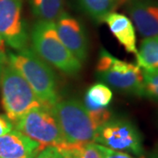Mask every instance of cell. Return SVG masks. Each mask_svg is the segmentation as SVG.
Wrapping results in <instances>:
<instances>
[{
  "instance_id": "1",
  "label": "cell",
  "mask_w": 158,
  "mask_h": 158,
  "mask_svg": "<svg viewBox=\"0 0 158 158\" xmlns=\"http://www.w3.org/2000/svg\"><path fill=\"white\" fill-rule=\"evenodd\" d=\"M30 38L34 51L46 62L70 76L81 70L82 62L62 43L56 21L37 20L32 27Z\"/></svg>"
},
{
  "instance_id": "2",
  "label": "cell",
  "mask_w": 158,
  "mask_h": 158,
  "mask_svg": "<svg viewBox=\"0 0 158 158\" xmlns=\"http://www.w3.org/2000/svg\"><path fill=\"white\" fill-rule=\"evenodd\" d=\"M8 61L27 81L41 104L52 107L58 101L55 73L34 49L26 48L9 53Z\"/></svg>"
},
{
  "instance_id": "3",
  "label": "cell",
  "mask_w": 158,
  "mask_h": 158,
  "mask_svg": "<svg viewBox=\"0 0 158 158\" xmlns=\"http://www.w3.org/2000/svg\"><path fill=\"white\" fill-rule=\"evenodd\" d=\"M0 86L2 105L11 122L15 123L32 108L41 105L27 81L8 60L2 69Z\"/></svg>"
},
{
  "instance_id": "4",
  "label": "cell",
  "mask_w": 158,
  "mask_h": 158,
  "mask_svg": "<svg viewBox=\"0 0 158 158\" xmlns=\"http://www.w3.org/2000/svg\"><path fill=\"white\" fill-rule=\"evenodd\" d=\"M52 112L67 144L94 142L97 128L82 102L75 98L57 101Z\"/></svg>"
},
{
  "instance_id": "5",
  "label": "cell",
  "mask_w": 158,
  "mask_h": 158,
  "mask_svg": "<svg viewBox=\"0 0 158 158\" xmlns=\"http://www.w3.org/2000/svg\"><path fill=\"white\" fill-rule=\"evenodd\" d=\"M96 77L102 84L127 94L142 97L143 71L137 64L119 60L102 48L97 62Z\"/></svg>"
},
{
  "instance_id": "6",
  "label": "cell",
  "mask_w": 158,
  "mask_h": 158,
  "mask_svg": "<svg viewBox=\"0 0 158 158\" xmlns=\"http://www.w3.org/2000/svg\"><path fill=\"white\" fill-rule=\"evenodd\" d=\"M19 132L37 141L40 146L61 148L66 144L52 107L40 105L32 108L15 122Z\"/></svg>"
},
{
  "instance_id": "7",
  "label": "cell",
  "mask_w": 158,
  "mask_h": 158,
  "mask_svg": "<svg viewBox=\"0 0 158 158\" xmlns=\"http://www.w3.org/2000/svg\"><path fill=\"white\" fill-rule=\"evenodd\" d=\"M94 142L113 150L141 157L144 153L143 138L136 125L123 117H113L96 131Z\"/></svg>"
},
{
  "instance_id": "8",
  "label": "cell",
  "mask_w": 158,
  "mask_h": 158,
  "mask_svg": "<svg viewBox=\"0 0 158 158\" xmlns=\"http://www.w3.org/2000/svg\"><path fill=\"white\" fill-rule=\"evenodd\" d=\"M29 34L22 14V0H0V48H27Z\"/></svg>"
},
{
  "instance_id": "9",
  "label": "cell",
  "mask_w": 158,
  "mask_h": 158,
  "mask_svg": "<svg viewBox=\"0 0 158 158\" xmlns=\"http://www.w3.org/2000/svg\"><path fill=\"white\" fill-rule=\"evenodd\" d=\"M56 26L62 43L80 62H85L88 56V39L84 25L69 12L62 11L56 19Z\"/></svg>"
},
{
  "instance_id": "10",
  "label": "cell",
  "mask_w": 158,
  "mask_h": 158,
  "mask_svg": "<svg viewBox=\"0 0 158 158\" xmlns=\"http://www.w3.org/2000/svg\"><path fill=\"white\" fill-rule=\"evenodd\" d=\"M125 11L144 38L158 35L157 0H126Z\"/></svg>"
},
{
  "instance_id": "11",
  "label": "cell",
  "mask_w": 158,
  "mask_h": 158,
  "mask_svg": "<svg viewBox=\"0 0 158 158\" xmlns=\"http://www.w3.org/2000/svg\"><path fill=\"white\" fill-rule=\"evenodd\" d=\"M43 148L17 130L0 136V158H35Z\"/></svg>"
},
{
  "instance_id": "12",
  "label": "cell",
  "mask_w": 158,
  "mask_h": 158,
  "mask_svg": "<svg viewBox=\"0 0 158 158\" xmlns=\"http://www.w3.org/2000/svg\"><path fill=\"white\" fill-rule=\"evenodd\" d=\"M104 22L107 24L112 34L124 47L127 52L135 55L137 54L135 28L129 18L113 11L106 17Z\"/></svg>"
},
{
  "instance_id": "13",
  "label": "cell",
  "mask_w": 158,
  "mask_h": 158,
  "mask_svg": "<svg viewBox=\"0 0 158 158\" xmlns=\"http://www.w3.org/2000/svg\"><path fill=\"white\" fill-rule=\"evenodd\" d=\"M126 0H77L81 9L96 23H103L108 14L123 5Z\"/></svg>"
},
{
  "instance_id": "14",
  "label": "cell",
  "mask_w": 158,
  "mask_h": 158,
  "mask_svg": "<svg viewBox=\"0 0 158 158\" xmlns=\"http://www.w3.org/2000/svg\"><path fill=\"white\" fill-rule=\"evenodd\" d=\"M137 65L145 72H158V35L145 38L137 51Z\"/></svg>"
},
{
  "instance_id": "15",
  "label": "cell",
  "mask_w": 158,
  "mask_h": 158,
  "mask_svg": "<svg viewBox=\"0 0 158 158\" xmlns=\"http://www.w3.org/2000/svg\"><path fill=\"white\" fill-rule=\"evenodd\" d=\"M34 16L41 20L56 21L62 11L63 0H29Z\"/></svg>"
},
{
  "instance_id": "16",
  "label": "cell",
  "mask_w": 158,
  "mask_h": 158,
  "mask_svg": "<svg viewBox=\"0 0 158 158\" xmlns=\"http://www.w3.org/2000/svg\"><path fill=\"white\" fill-rule=\"evenodd\" d=\"M58 149L66 158H101L96 144L93 142L85 144H64Z\"/></svg>"
},
{
  "instance_id": "17",
  "label": "cell",
  "mask_w": 158,
  "mask_h": 158,
  "mask_svg": "<svg viewBox=\"0 0 158 158\" xmlns=\"http://www.w3.org/2000/svg\"><path fill=\"white\" fill-rule=\"evenodd\" d=\"M85 98L98 106L107 107L113 99V92L107 85L99 83L90 86Z\"/></svg>"
},
{
  "instance_id": "18",
  "label": "cell",
  "mask_w": 158,
  "mask_h": 158,
  "mask_svg": "<svg viewBox=\"0 0 158 158\" xmlns=\"http://www.w3.org/2000/svg\"><path fill=\"white\" fill-rule=\"evenodd\" d=\"M142 97L158 102V72L143 71Z\"/></svg>"
},
{
  "instance_id": "19",
  "label": "cell",
  "mask_w": 158,
  "mask_h": 158,
  "mask_svg": "<svg viewBox=\"0 0 158 158\" xmlns=\"http://www.w3.org/2000/svg\"><path fill=\"white\" fill-rule=\"evenodd\" d=\"M96 146L99 153H100L101 158H141L135 157V156H132L128 153L113 150V149L104 147V146L99 145V144H96Z\"/></svg>"
},
{
  "instance_id": "20",
  "label": "cell",
  "mask_w": 158,
  "mask_h": 158,
  "mask_svg": "<svg viewBox=\"0 0 158 158\" xmlns=\"http://www.w3.org/2000/svg\"><path fill=\"white\" fill-rule=\"evenodd\" d=\"M35 158H66L57 148L56 147H46Z\"/></svg>"
},
{
  "instance_id": "21",
  "label": "cell",
  "mask_w": 158,
  "mask_h": 158,
  "mask_svg": "<svg viewBox=\"0 0 158 158\" xmlns=\"http://www.w3.org/2000/svg\"><path fill=\"white\" fill-rule=\"evenodd\" d=\"M13 127L12 122L6 115H0V136L10 133Z\"/></svg>"
},
{
  "instance_id": "22",
  "label": "cell",
  "mask_w": 158,
  "mask_h": 158,
  "mask_svg": "<svg viewBox=\"0 0 158 158\" xmlns=\"http://www.w3.org/2000/svg\"><path fill=\"white\" fill-rule=\"evenodd\" d=\"M7 60L8 59H7V57L6 56V53L0 51V77H1V73H2L3 67H4V65H5V63H6Z\"/></svg>"
},
{
  "instance_id": "23",
  "label": "cell",
  "mask_w": 158,
  "mask_h": 158,
  "mask_svg": "<svg viewBox=\"0 0 158 158\" xmlns=\"http://www.w3.org/2000/svg\"><path fill=\"white\" fill-rule=\"evenodd\" d=\"M149 158H158V147L156 148L152 152L149 154Z\"/></svg>"
},
{
  "instance_id": "24",
  "label": "cell",
  "mask_w": 158,
  "mask_h": 158,
  "mask_svg": "<svg viewBox=\"0 0 158 158\" xmlns=\"http://www.w3.org/2000/svg\"><path fill=\"white\" fill-rule=\"evenodd\" d=\"M0 51H2V52H5V50H4V49H2V48H0Z\"/></svg>"
}]
</instances>
